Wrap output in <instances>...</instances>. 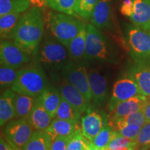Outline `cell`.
<instances>
[{
	"label": "cell",
	"instance_id": "31",
	"mask_svg": "<svg viewBox=\"0 0 150 150\" xmlns=\"http://www.w3.org/2000/svg\"><path fill=\"white\" fill-rule=\"evenodd\" d=\"M47 2L48 6L52 10L62 13L77 16L75 13L76 0H47Z\"/></svg>",
	"mask_w": 150,
	"mask_h": 150
},
{
	"label": "cell",
	"instance_id": "26",
	"mask_svg": "<svg viewBox=\"0 0 150 150\" xmlns=\"http://www.w3.org/2000/svg\"><path fill=\"white\" fill-rule=\"evenodd\" d=\"M29 0H0V16L8 13L22 14L30 8Z\"/></svg>",
	"mask_w": 150,
	"mask_h": 150
},
{
	"label": "cell",
	"instance_id": "43",
	"mask_svg": "<svg viewBox=\"0 0 150 150\" xmlns=\"http://www.w3.org/2000/svg\"><path fill=\"white\" fill-rule=\"evenodd\" d=\"M138 150H150V145L143 146V147H140Z\"/></svg>",
	"mask_w": 150,
	"mask_h": 150
},
{
	"label": "cell",
	"instance_id": "35",
	"mask_svg": "<svg viewBox=\"0 0 150 150\" xmlns=\"http://www.w3.org/2000/svg\"><path fill=\"white\" fill-rule=\"evenodd\" d=\"M136 142L138 149L143 146L150 145V122H146L140 128L137 135Z\"/></svg>",
	"mask_w": 150,
	"mask_h": 150
},
{
	"label": "cell",
	"instance_id": "41",
	"mask_svg": "<svg viewBox=\"0 0 150 150\" xmlns=\"http://www.w3.org/2000/svg\"><path fill=\"white\" fill-rule=\"evenodd\" d=\"M142 110H143L144 115H145L146 122H150V99L148 100L147 103L146 104Z\"/></svg>",
	"mask_w": 150,
	"mask_h": 150
},
{
	"label": "cell",
	"instance_id": "39",
	"mask_svg": "<svg viewBox=\"0 0 150 150\" xmlns=\"http://www.w3.org/2000/svg\"><path fill=\"white\" fill-rule=\"evenodd\" d=\"M33 7H37L40 10H43L48 6L47 0H29Z\"/></svg>",
	"mask_w": 150,
	"mask_h": 150
},
{
	"label": "cell",
	"instance_id": "29",
	"mask_svg": "<svg viewBox=\"0 0 150 150\" xmlns=\"http://www.w3.org/2000/svg\"><path fill=\"white\" fill-rule=\"evenodd\" d=\"M115 133L116 131L114 130L112 127L110 126L109 124H107L91 142L99 149L106 150Z\"/></svg>",
	"mask_w": 150,
	"mask_h": 150
},
{
	"label": "cell",
	"instance_id": "8",
	"mask_svg": "<svg viewBox=\"0 0 150 150\" xmlns=\"http://www.w3.org/2000/svg\"><path fill=\"white\" fill-rule=\"evenodd\" d=\"M61 72L63 78L79 91L86 99L91 102L93 98L89 84L88 72L85 65L72 61Z\"/></svg>",
	"mask_w": 150,
	"mask_h": 150
},
{
	"label": "cell",
	"instance_id": "20",
	"mask_svg": "<svg viewBox=\"0 0 150 150\" xmlns=\"http://www.w3.org/2000/svg\"><path fill=\"white\" fill-rule=\"evenodd\" d=\"M16 93L12 89H7L1 94L0 99V125L1 127L16 117L15 97Z\"/></svg>",
	"mask_w": 150,
	"mask_h": 150
},
{
	"label": "cell",
	"instance_id": "5",
	"mask_svg": "<svg viewBox=\"0 0 150 150\" xmlns=\"http://www.w3.org/2000/svg\"><path fill=\"white\" fill-rule=\"evenodd\" d=\"M47 86V80L42 69L31 66L18 70L11 89L16 93L38 97Z\"/></svg>",
	"mask_w": 150,
	"mask_h": 150
},
{
	"label": "cell",
	"instance_id": "22",
	"mask_svg": "<svg viewBox=\"0 0 150 150\" xmlns=\"http://www.w3.org/2000/svg\"><path fill=\"white\" fill-rule=\"evenodd\" d=\"M77 129L76 122L54 118L45 131L54 140L58 137H70Z\"/></svg>",
	"mask_w": 150,
	"mask_h": 150
},
{
	"label": "cell",
	"instance_id": "23",
	"mask_svg": "<svg viewBox=\"0 0 150 150\" xmlns=\"http://www.w3.org/2000/svg\"><path fill=\"white\" fill-rule=\"evenodd\" d=\"M52 140L45 130H35L22 150H50Z\"/></svg>",
	"mask_w": 150,
	"mask_h": 150
},
{
	"label": "cell",
	"instance_id": "1",
	"mask_svg": "<svg viewBox=\"0 0 150 150\" xmlns=\"http://www.w3.org/2000/svg\"><path fill=\"white\" fill-rule=\"evenodd\" d=\"M44 24L40 9L32 7L23 14L11 38L24 52L36 56L44 33Z\"/></svg>",
	"mask_w": 150,
	"mask_h": 150
},
{
	"label": "cell",
	"instance_id": "40",
	"mask_svg": "<svg viewBox=\"0 0 150 150\" xmlns=\"http://www.w3.org/2000/svg\"><path fill=\"white\" fill-rule=\"evenodd\" d=\"M0 150H16L15 148L11 145L9 142H7V140L3 138V137H1L0 140Z\"/></svg>",
	"mask_w": 150,
	"mask_h": 150
},
{
	"label": "cell",
	"instance_id": "9",
	"mask_svg": "<svg viewBox=\"0 0 150 150\" xmlns=\"http://www.w3.org/2000/svg\"><path fill=\"white\" fill-rule=\"evenodd\" d=\"M30 55L16 42L2 40L0 45L1 65L18 69L30 61Z\"/></svg>",
	"mask_w": 150,
	"mask_h": 150
},
{
	"label": "cell",
	"instance_id": "18",
	"mask_svg": "<svg viewBox=\"0 0 150 150\" xmlns=\"http://www.w3.org/2000/svg\"><path fill=\"white\" fill-rule=\"evenodd\" d=\"M87 34V24L84 23L77 33V35L69 43L67 48L71 60L76 63H80L85 59V51Z\"/></svg>",
	"mask_w": 150,
	"mask_h": 150
},
{
	"label": "cell",
	"instance_id": "3",
	"mask_svg": "<svg viewBox=\"0 0 150 150\" xmlns=\"http://www.w3.org/2000/svg\"><path fill=\"white\" fill-rule=\"evenodd\" d=\"M84 23L77 16L52 11L47 14V25L50 35L65 47L77 35Z\"/></svg>",
	"mask_w": 150,
	"mask_h": 150
},
{
	"label": "cell",
	"instance_id": "19",
	"mask_svg": "<svg viewBox=\"0 0 150 150\" xmlns=\"http://www.w3.org/2000/svg\"><path fill=\"white\" fill-rule=\"evenodd\" d=\"M129 76L136 81L141 95L150 99L149 65L137 64L131 69Z\"/></svg>",
	"mask_w": 150,
	"mask_h": 150
},
{
	"label": "cell",
	"instance_id": "32",
	"mask_svg": "<svg viewBox=\"0 0 150 150\" xmlns=\"http://www.w3.org/2000/svg\"><path fill=\"white\" fill-rule=\"evenodd\" d=\"M98 1L99 0H76L75 13L85 21L90 20Z\"/></svg>",
	"mask_w": 150,
	"mask_h": 150
},
{
	"label": "cell",
	"instance_id": "14",
	"mask_svg": "<svg viewBox=\"0 0 150 150\" xmlns=\"http://www.w3.org/2000/svg\"><path fill=\"white\" fill-rule=\"evenodd\" d=\"M89 84L92 95V102L102 105L108 99V81L106 76L98 69L88 71Z\"/></svg>",
	"mask_w": 150,
	"mask_h": 150
},
{
	"label": "cell",
	"instance_id": "11",
	"mask_svg": "<svg viewBox=\"0 0 150 150\" xmlns=\"http://www.w3.org/2000/svg\"><path fill=\"white\" fill-rule=\"evenodd\" d=\"M94 27L102 31H110L114 27L111 0H99L90 18Z\"/></svg>",
	"mask_w": 150,
	"mask_h": 150
},
{
	"label": "cell",
	"instance_id": "21",
	"mask_svg": "<svg viewBox=\"0 0 150 150\" xmlns=\"http://www.w3.org/2000/svg\"><path fill=\"white\" fill-rule=\"evenodd\" d=\"M38 97L49 113L52 117H55L62 99L59 90L53 86H47Z\"/></svg>",
	"mask_w": 150,
	"mask_h": 150
},
{
	"label": "cell",
	"instance_id": "24",
	"mask_svg": "<svg viewBox=\"0 0 150 150\" xmlns=\"http://www.w3.org/2000/svg\"><path fill=\"white\" fill-rule=\"evenodd\" d=\"M37 97L22 94H16L15 97V109L16 117L27 119L32 110Z\"/></svg>",
	"mask_w": 150,
	"mask_h": 150
},
{
	"label": "cell",
	"instance_id": "38",
	"mask_svg": "<svg viewBox=\"0 0 150 150\" xmlns=\"http://www.w3.org/2000/svg\"><path fill=\"white\" fill-rule=\"evenodd\" d=\"M120 11L123 16L130 18L134 11V0H124L120 6Z\"/></svg>",
	"mask_w": 150,
	"mask_h": 150
},
{
	"label": "cell",
	"instance_id": "10",
	"mask_svg": "<svg viewBox=\"0 0 150 150\" xmlns=\"http://www.w3.org/2000/svg\"><path fill=\"white\" fill-rule=\"evenodd\" d=\"M138 95H142L136 81L130 76L122 78L114 83L108 102V109L110 111L120 103Z\"/></svg>",
	"mask_w": 150,
	"mask_h": 150
},
{
	"label": "cell",
	"instance_id": "7",
	"mask_svg": "<svg viewBox=\"0 0 150 150\" xmlns=\"http://www.w3.org/2000/svg\"><path fill=\"white\" fill-rule=\"evenodd\" d=\"M34 132L27 119L18 118L8 122L4 134L5 139L16 149H23Z\"/></svg>",
	"mask_w": 150,
	"mask_h": 150
},
{
	"label": "cell",
	"instance_id": "28",
	"mask_svg": "<svg viewBox=\"0 0 150 150\" xmlns=\"http://www.w3.org/2000/svg\"><path fill=\"white\" fill-rule=\"evenodd\" d=\"M106 150H138V148L136 141L122 136L116 131Z\"/></svg>",
	"mask_w": 150,
	"mask_h": 150
},
{
	"label": "cell",
	"instance_id": "6",
	"mask_svg": "<svg viewBox=\"0 0 150 150\" xmlns=\"http://www.w3.org/2000/svg\"><path fill=\"white\" fill-rule=\"evenodd\" d=\"M125 35L131 58L137 64L150 65V33L127 24Z\"/></svg>",
	"mask_w": 150,
	"mask_h": 150
},
{
	"label": "cell",
	"instance_id": "33",
	"mask_svg": "<svg viewBox=\"0 0 150 150\" xmlns=\"http://www.w3.org/2000/svg\"><path fill=\"white\" fill-rule=\"evenodd\" d=\"M89 140L83 136L79 129H77L72 136L70 137L67 150H88Z\"/></svg>",
	"mask_w": 150,
	"mask_h": 150
},
{
	"label": "cell",
	"instance_id": "37",
	"mask_svg": "<svg viewBox=\"0 0 150 150\" xmlns=\"http://www.w3.org/2000/svg\"><path fill=\"white\" fill-rule=\"evenodd\" d=\"M70 137H58L54 138L52 140L50 150H67Z\"/></svg>",
	"mask_w": 150,
	"mask_h": 150
},
{
	"label": "cell",
	"instance_id": "13",
	"mask_svg": "<svg viewBox=\"0 0 150 150\" xmlns=\"http://www.w3.org/2000/svg\"><path fill=\"white\" fill-rule=\"evenodd\" d=\"M148 100L149 99L143 95H138L120 103L110 111L108 115V124L111 127H113L118 120L126 117L127 115L138 110H142Z\"/></svg>",
	"mask_w": 150,
	"mask_h": 150
},
{
	"label": "cell",
	"instance_id": "4",
	"mask_svg": "<svg viewBox=\"0 0 150 150\" xmlns=\"http://www.w3.org/2000/svg\"><path fill=\"white\" fill-rule=\"evenodd\" d=\"M36 57L41 66L53 72H62L72 61L67 47L50 36H46L40 44Z\"/></svg>",
	"mask_w": 150,
	"mask_h": 150
},
{
	"label": "cell",
	"instance_id": "17",
	"mask_svg": "<svg viewBox=\"0 0 150 150\" xmlns=\"http://www.w3.org/2000/svg\"><path fill=\"white\" fill-rule=\"evenodd\" d=\"M54 117L49 113L38 97L27 120L35 130L45 131L52 123Z\"/></svg>",
	"mask_w": 150,
	"mask_h": 150
},
{
	"label": "cell",
	"instance_id": "44",
	"mask_svg": "<svg viewBox=\"0 0 150 150\" xmlns=\"http://www.w3.org/2000/svg\"><path fill=\"white\" fill-rule=\"evenodd\" d=\"M16 150H20V149H16Z\"/></svg>",
	"mask_w": 150,
	"mask_h": 150
},
{
	"label": "cell",
	"instance_id": "30",
	"mask_svg": "<svg viewBox=\"0 0 150 150\" xmlns=\"http://www.w3.org/2000/svg\"><path fill=\"white\" fill-rule=\"evenodd\" d=\"M112 128L122 136L136 141L137 135L141 127L137 125L125 122L122 120H120L114 125Z\"/></svg>",
	"mask_w": 150,
	"mask_h": 150
},
{
	"label": "cell",
	"instance_id": "27",
	"mask_svg": "<svg viewBox=\"0 0 150 150\" xmlns=\"http://www.w3.org/2000/svg\"><path fill=\"white\" fill-rule=\"evenodd\" d=\"M81 113L76 108L62 97L54 118L77 123L81 117Z\"/></svg>",
	"mask_w": 150,
	"mask_h": 150
},
{
	"label": "cell",
	"instance_id": "16",
	"mask_svg": "<svg viewBox=\"0 0 150 150\" xmlns=\"http://www.w3.org/2000/svg\"><path fill=\"white\" fill-rule=\"evenodd\" d=\"M129 18L135 26L150 33V0H134V11Z\"/></svg>",
	"mask_w": 150,
	"mask_h": 150
},
{
	"label": "cell",
	"instance_id": "42",
	"mask_svg": "<svg viewBox=\"0 0 150 150\" xmlns=\"http://www.w3.org/2000/svg\"><path fill=\"white\" fill-rule=\"evenodd\" d=\"M88 150H102V149H99V148L96 147H95V146L92 143V142H90Z\"/></svg>",
	"mask_w": 150,
	"mask_h": 150
},
{
	"label": "cell",
	"instance_id": "2",
	"mask_svg": "<svg viewBox=\"0 0 150 150\" xmlns=\"http://www.w3.org/2000/svg\"><path fill=\"white\" fill-rule=\"evenodd\" d=\"M85 60L102 63L117 60V52L109 38L91 24H87Z\"/></svg>",
	"mask_w": 150,
	"mask_h": 150
},
{
	"label": "cell",
	"instance_id": "15",
	"mask_svg": "<svg viewBox=\"0 0 150 150\" xmlns=\"http://www.w3.org/2000/svg\"><path fill=\"white\" fill-rule=\"evenodd\" d=\"M59 90L62 97L72 104L81 113L87 112L91 108L90 102L86 99L83 94L72 84L67 82L64 78L60 83Z\"/></svg>",
	"mask_w": 150,
	"mask_h": 150
},
{
	"label": "cell",
	"instance_id": "12",
	"mask_svg": "<svg viewBox=\"0 0 150 150\" xmlns=\"http://www.w3.org/2000/svg\"><path fill=\"white\" fill-rule=\"evenodd\" d=\"M107 124L108 116L90 108L81 117V132L88 140L92 141Z\"/></svg>",
	"mask_w": 150,
	"mask_h": 150
},
{
	"label": "cell",
	"instance_id": "34",
	"mask_svg": "<svg viewBox=\"0 0 150 150\" xmlns=\"http://www.w3.org/2000/svg\"><path fill=\"white\" fill-rule=\"evenodd\" d=\"M18 71L13 67L1 65L0 67V85L1 89L12 87L16 81Z\"/></svg>",
	"mask_w": 150,
	"mask_h": 150
},
{
	"label": "cell",
	"instance_id": "36",
	"mask_svg": "<svg viewBox=\"0 0 150 150\" xmlns=\"http://www.w3.org/2000/svg\"><path fill=\"white\" fill-rule=\"evenodd\" d=\"M125 122L129 123V124H134V125H137L140 127L143 126L147 122L145 120V115H144L143 110H140L138 111L134 112L132 113L129 114V115H127L122 119H121Z\"/></svg>",
	"mask_w": 150,
	"mask_h": 150
},
{
	"label": "cell",
	"instance_id": "25",
	"mask_svg": "<svg viewBox=\"0 0 150 150\" xmlns=\"http://www.w3.org/2000/svg\"><path fill=\"white\" fill-rule=\"evenodd\" d=\"M22 16V14L8 13L0 16V34L1 40L11 38L15 28L21 20Z\"/></svg>",
	"mask_w": 150,
	"mask_h": 150
}]
</instances>
